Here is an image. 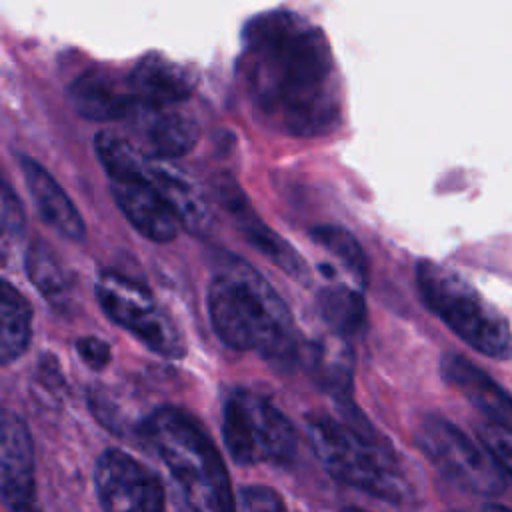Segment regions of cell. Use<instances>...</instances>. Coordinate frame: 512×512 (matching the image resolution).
I'll use <instances>...</instances> for the list:
<instances>
[{"instance_id":"obj_28","label":"cell","mask_w":512,"mask_h":512,"mask_svg":"<svg viewBox=\"0 0 512 512\" xmlns=\"http://www.w3.org/2000/svg\"><path fill=\"white\" fill-rule=\"evenodd\" d=\"M76 350H78V356L82 358V362L86 366H90L92 370H102L110 362V346L96 336L78 338Z\"/></svg>"},{"instance_id":"obj_3","label":"cell","mask_w":512,"mask_h":512,"mask_svg":"<svg viewBox=\"0 0 512 512\" xmlns=\"http://www.w3.org/2000/svg\"><path fill=\"white\" fill-rule=\"evenodd\" d=\"M140 436L164 462L186 512H236L224 460L192 414L160 406L142 422Z\"/></svg>"},{"instance_id":"obj_6","label":"cell","mask_w":512,"mask_h":512,"mask_svg":"<svg viewBox=\"0 0 512 512\" xmlns=\"http://www.w3.org/2000/svg\"><path fill=\"white\" fill-rule=\"evenodd\" d=\"M222 436L238 464H290L298 450L292 422L262 394L236 388L222 410Z\"/></svg>"},{"instance_id":"obj_26","label":"cell","mask_w":512,"mask_h":512,"mask_svg":"<svg viewBox=\"0 0 512 512\" xmlns=\"http://www.w3.org/2000/svg\"><path fill=\"white\" fill-rule=\"evenodd\" d=\"M240 512H288L278 492L266 486H246L240 490Z\"/></svg>"},{"instance_id":"obj_27","label":"cell","mask_w":512,"mask_h":512,"mask_svg":"<svg viewBox=\"0 0 512 512\" xmlns=\"http://www.w3.org/2000/svg\"><path fill=\"white\" fill-rule=\"evenodd\" d=\"M26 224V214L22 208V202L10 188V184L4 180L2 182V226L8 234L20 236L24 232Z\"/></svg>"},{"instance_id":"obj_23","label":"cell","mask_w":512,"mask_h":512,"mask_svg":"<svg viewBox=\"0 0 512 512\" xmlns=\"http://www.w3.org/2000/svg\"><path fill=\"white\" fill-rule=\"evenodd\" d=\"M310 236L316 244H320L326 252H330L360 286H366L368 260L362 252L360 242L350 230L338 224H320L310 230Z\"/></svg>"},{"instance_id":"obj_7","label":"cell","mask_w":512,"mask_h":512,"mask_svg":"<svg viewBox=\"0 0 512 512\" xmlns=\"http://www.w3.org/2000/svg\"><path fill=\"white\" fill-rule=\"evenodd\" d=\"M96 298L106 316L128 330L154 354L182 358L186 342L174 320L138 282L106 270L96 280Z\"/></svg>"},{"instance_id":"obj_25","label":"cell","mask_w":512,"mask_h":512,"mask_svg":"<svg viewBox=\"0 0 512 512\" xmlns=\"http://www.w3.org/2000/svg\"><path fill=\"white\" fill-rule=\"evenodd\" d=\"M478 438L492 456V460L498 464L502 474L512 480V432L488 424L480 428Z\"/></svg>"},{"instance_id":"obj_30","label":"cell","mask_w":512,"mask_h":512,"mask_svg":"<svg viewBox=\"0 0 512 512\" xmlns=\"http://www.w3.org/2000/svg\"><path fill=\"white\" fill-rule=\"evenodd\" d=\"M342 512H364V510H360V508H344Z\"/></svg>"},{"instance_id":"obj_1","label":"cell","mask_w":512,"mask_h":512,"mask_svg":"<svg viewBox=\"0 0 512 512\" xmlns=\"http://www.w3.org/2000/svg\"><path fill=\"white\" fill-rule=\"evenodd\" d=\"M240 72L252 104L280 132L320 136L340 118V90L324 32L290 10L252 18L242 30Z\"/></svg>"},{"instance_id":"obj_19","label":"cell","mask_w":512,"mask_h":512,"mask_svg":"<svg viewBox=\"0 0 512 512\" xmlns=\"http://www.w3.org/2000/svg\"><path fill=\"white\" fill-rule=\"evenodd\" d=\"M200 140L198 122L184 112H158L146 128L150 158L172 160L190 152Z\"/></svg>"},{"instance_id":"obj_20","label":"cell","mask_w":512,"mask_h":512,"mask_svg":"<svg viewBox=\"0 0 512 512\" xmlns=\"http://www.w3.org/2000/svg\"><path fill=\"white\" fill-rule=\"evenodd\" d=\"M318 310L324 322L344 338L366 326V304L358 290L346 284H332L318 292Z\"/></svg>"},{"instance_id":"obj_8","label":"cell","mask_w":512,"mask_h":512,"mask_svg":"<svg viewBox=\"0 0 512 512\" xmlns=\"http://www.w3.org/2000/svg\"><path fill=\"white\" fill-rule=\"evenodd\" d=\"M422 452L454 484L496 496L506 488V476L484 446L474 444L460 428L440 416L422 420L416 432Z\"/></svg>"},{"instance_id":"obj_4","label":"cell","mask_w":512,"mask_h":512,"mask_svg":"<svg viewBox=\"0 0 512 512\" xmlns=\"http://www.w3.org/2000/svg\"><path fill=\"white\" fill-rule=\"evenodd\" d=\"M416 284L422 302L462 342L494 360L512 358V330L508 320L456 270L420 260Z\"/></svg>"},{"instance_id":"obj_29","label":"cell","mask_w":512,"mask_h":512,"mask_svg":"<svg viewBox=\"0 0 512 512\" xmlns=\"http://www.w3.org/2000/svg\"><path fill=\"white\" fill-rule=\"evenodd\" d=\"M482 512H512V508L502 506V504H484Z\"/></svg>"},{"instance_id":"obj_13","label":"cell","mask_w":512,"mask_h":512,"mask_svg":"<svg viewBox=\"0 0 512 512\" xmlns=\"http://www.w3.org/2000/svg\"><path fill=\"white\" fill-rule=\"evenodd\" d=\"M440 372L490 424L512 432V396L492 376L460 354H444Z\"/></svg>"},{"instance_id":"obj_16","label":"cell","mask_w":512,"mask_h":512,"mask_svg":"<svg viewBox=\"0 0 512 512\" xmlns=\"http://www.w3.org/2000/svg\"><path fill=\"white\" fill-rule=\"evenodd\" d=\"M68 100L80 116L94 122L122 120L138 108L128 82L122 86L110 74L96 70L80 74L68 86Z\"/></svg>"},{"instance_id":"obj_2","label":"cell","mask_w":512,"mask_h":512,"mask_svg":"<svg viewBox=\"0 0 512 512\" xmlns=\"http://www.w3.org/2000/svg\"><path fill=\"white\" fill-rule=\"evenodd\" d=\"M208 314L218 338L234 350L258 352L278 368H290L300 356L294 318L248 262L226 254L208 286Z\"/></svg>"},{"instance_id":"obj_15","label":"cell","mask_w":512,"mask_h":512,"mask_svg":"<svg viewBox=\"0 0 512 512\" xmlns=\"http://www.w3.org/2000/svg\"><path fill=\"white\" fill-rule=\"evenodd\" d=\"M146 172L152 184L166 198L174 214L178 216L182 228L190 234L204 236L214 224L212 210L202 190L180 170H176L170 160L150 158L146 160Z\"/></svg>"},{"instance_id":"obj_11","label":"cell","mask_w":512,"mask_h":512,"mask_svg":"<svg viewBox=\"0 0 512 512\" xmlns=\"http://www.w3.org/2000/svg\"><path fill=\"white\" fill-rule=\"evenodd\" d=\"M216 194L222 206L230 212L242 236L268 260H272L282 272L292 276L294 280L308 284L310 270L306 260L278 234L274 232L250 206L244 192L232 180H222L216 184Z\"/></svg>"},{"instance_id":"obj_21","label":"cell","mask_w":512,"mask_h":512,"mask_svg":"<svg viewBox=\"0 0 512 512\" xmlns=\"http://www.w3.org/2000/svg\"><path fill=\"white\" fill-rule=\"evenodd\" d=\"M24 268L36 290L58 308L70 302V282L54 252L40 240L30 244L24 256Z\"/></svg>"},{"instance_id":"obj_22","label":"cell","mask_w":512,"mask_h":512,"mask_svg":"<svg viewBox=\"0 0 512 512\" xmlns=\"http://www.w3.org/2000/svg\"><path fill=\"white\" fill-rule=\"evenodd\" d=\"M312 368L318 380L330 390L348 392L352 376V352L344 336L334 334L312 346Z\"/></svg>"},{"instance_id":"obj_5","label":"cell","mask_w":512,"mask_h":512,"mask_svg":"<svg viewBox=\"0 0 512 512\" xmlns=\"http://www.w3.org/2000/svg\"><path fill=\"white\" fill-rule=\"evenodd\" d=\"M306 434L312 452L336 480L388 502L408 496V482L394 454L368 434L326 414L310 416Z\"/></svg>"},{"instance_id":"obj_18","label":"cell","mask_w":512,"mask_h":512,"mask_svg":"<svg viewBox=\"0 0 512 512\" xmlns=\"http://www.w3.org/2000/svg\"><path fill=\"white\" fill-rule=\"evenodd\" d=\"M32 338V308L28 300L8 280L0 286V360H18Z\"/></svg>"},{"instance_id":"obj_24","label":"cell","mask_w":512,"mask_h":512,"mask_svg":"<svg viewBox=\"0 0 512 512\" xmlns=\"http://www.w3.org/2000/svg\"><path fill=\"white\" fill-rule=\"evenodd\" d=\"M98 162L112 180H128L146 172V156H142L126 138L114 132H98L94 138Z\"/></svg>"},{"instance_id":"obj_10","label":"cell","mask_w":512,"mask_h":512,"mask_svg":"<svg viewBox=\"0 0 512 512\" xmlns=\"http://www.w3.org/2000/svg\"><path fill=\"white\" fill-rule=\"evenodd\" d=\"M2 496L10 512H42L36 498L34 448L28 426L12 412L2 418Z\"/></svg>"},{"instance_id":"obj_9","label":"cell","mask_w":512,"mask_h":512,"mask_svg":"<svg viewBox=\"0 0 512 512\" xmlns=\"http://www.w3.org/2000/svg\"><path fill=\"white\" fill-rule=\"evenodd\" d=\"M94 486L102 512H164V488L158 476L122 450H106L94 468Z\"/></svg>"},{"instance_id":"obj_12","label":"cell","mask_w":512,"mask_h":512,"mask_svg":"<svg viewBox=\"0 0 512 512\" xmlns=\"http://www.w3.org/2000/svg\"><path fill=\"white\" fill-rule=\"evenodd\" d=\"M110 192L126 220L152 242H170L178 236L180 220L148 178V172L128 180H112Z\"/></svg>"},{"instance_id":"obj_14","label":"cell","mask_w":512,"mask_h":512,"mask_svg":"<svg viewBox=\"0 0 512 512\" xmlns=\"http://www.w3.org/2000/svg\"><path fill=\"white\" fill-rule=\"evenodd\" d=\"M22 176L26 182V188L30 196L34 198V204L46 224H50L60 236L80 242L86 236V224L70 200V196L62 190V186L56 182V178L42 168L34 158L30 156H18Z\"/></svg>"},{"instance_id":"obj_17","label":"cell","mask_w":512,"mask_h":512,"mask_svg":"<svg viewBox=\"0 0 512 512\" xmlns=\"http://www.w3.org/2000/svg\"><path fill=\"white\" fill-rule=\"evenodd\" d=\"M128 86L138 108L144 106L154 112L186 100L194 90L190 76L180 66L158 54L144 56L136 64L128 76Z\"/></svg>"}]
</instances>
